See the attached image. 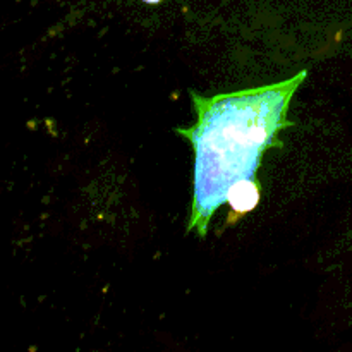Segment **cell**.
Here are the masks:
<instances>
[{
  "mask_svg": "<svg viewBox=\"0 0 352 352\" xmlns=\"http://www.w3.org/2000/svg\"><path fill=\"white\" fill-rule=\"evenodd\" d=\"M261 189L256 179H248V181H239L230 188L227 203L232 208V217L229 219V223H236L237 220L248 212L254 208L260 201Z\"/></svg>",
  "mask_w": 352,
  "mask_h": 352,
  "instance_id": "7a4b0ae2",
  "label": "cell"
},
{
  "mask_svg": "<svg viewBox=\"0 0 352 352\" xmlns=\"http://www.w3.org/2000/svg\"><path fill=\"white\" fill-rule=\"evenodd\" d=\"M306 76L308 72L301 71L280 82L210 98L191 89L198 122L175 131L188 138L195 150L188 232L205 237L213 213L227 203L230 188L256 179L265 151L282 146L278 134L292 126L287 110Z\"/></svg>",
  "mask_w": 352,
  "mask_h": 352,
  "instance_id": "6da1fadb",
  "label": "cell"
},
{
  "mask_svg": "<svg viewBox=\"0 0 352 352\" xmlns=\"http://www.w3.org/2000/svg\"><path fill=\"white\" fill-rule=\"evenodd\" d=\"M144 2H148V3H158V2H162V0H144Z\"/></svg>",
  "mask_w": 352,
  "mask_h": 352,
  "instance_id": "3957f363",
  "label": "cell"
}]
</instances>
